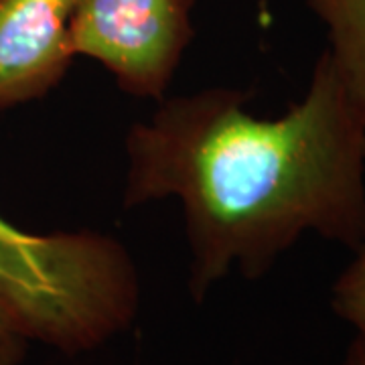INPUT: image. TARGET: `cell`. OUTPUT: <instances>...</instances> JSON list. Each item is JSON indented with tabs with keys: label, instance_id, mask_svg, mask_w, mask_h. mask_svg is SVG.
I'll list each match as a JSON object with an SVG mask.
<instances>
[{
	"label": "cell",
	"instance_id": "obj_1",
	"mask_svg": "<svg viewBox=\"0 0 365 365\" xmlns=\"http://www.w3.org/2000/svg\"><path fill=\"white\" fill-rule=\"evenodd\" d=\"M244 102L230 88L160 100L126 138L124 205L181 201L195 302L232 268L264 276L307 232L349 250L365 237V120L329 53L284 116Z\"/></svg>",
	"mask_w": 365,
	"mask_h": 365
},
{
	"label": "cell",
	"instance_id": "obj_2",
	"mask_svg": "<svg viewBox=\"0 0 365 365\" xmlns=\"http://www.w3.org/2000/svg\"><path fill=\"white\" fill-rule=\"evenodd\" d=\"M0 309L29 343L81 355L130 329L140 276L112 235L29 234L0 217Z\"/></svg>",
	"mask_w": 365,
	"mask_h": 365
},
{
	"label": "cell",
	"instance_id": "obj_3",
	"mask_svg": "<svg viewBox=\"0 0 365 365\" xmlns=\"http://www.w3.org/2000/svg\"><path fill=\"white\" fill-rule=\"evenodd\" d=\"M193 2L78 0L71 25L76 55L102 63L132 96L163 100L193 39Z\"/></svg>",
	"mask_w": 365,
	"mask_h": 365
},
{
	"label": "cell",
	"instance_id": "obj_4",
	"mask_svg": "<svg viewBox=\"0 0 365 365\" xmlns=\"http://www.w3.org/2000/svg\"><path fill=\"white\" fill-rule=\"evenodd\" d=\"M78 0H0V112L47 96L76 57Z\"/></svg>",
	"mask_w": 365,
	"mask_h": 365
},
{
	"label": "cell",
	"instance_id": "obj_5",
	"mask_svg": "<svg viewBox=\"0 0 365 365\" xmlns=\"http://www.w3.org/2000/svg\"><path fill=\"white\" fill-rule=\"evenodd\" d=\"M329 35V57L365 120V0H307Z\"/></svg>",
	"mask_w": 365,
	"mask_h": 365
},
{
	"label": "cell",
	"instance_id": "obj_6",
	"mask_svg": "<svg viewBox=\"0 0 365 365\" xmlns=\"http://www.w3.org/2000/svg\"><path fill=\"white\" fill-rule=\"evenodd\" d=\"M353 252V260L331 288V309L365 335V237Z\"/></svg>",
	"mask_w": 365,
	"mask_h": 365
},
{
	"label": "cell",
	"instance_id": "obj_7",
	"mask_svg": "<svg viewBox=\"0 0 365 365\" xmlns=\"http://www.w3.org/2000/svg\"><path fill=\"white\" fill-rule=\"evenodd\" d=\"M29 341L0 309V365H23Z\"/></svg>",
	"mask_w": 365,
	"mask_h": 365
},
{
	"label": "cell",
	"instance_id": "obj_8",
	"mask_svg": "<svg viewBox=\"0 0 365 365\" xmlns=\"http://www.w3.org/2000/svg\"><path fill=\"white\" fill-rule=\"evenodd\" d=\"M341 365H365V335L361 333L355 335V339L345 351Z\"/></svg>",
	"mask_w": 365,
	"mask_h": 365
}]
</instances>
